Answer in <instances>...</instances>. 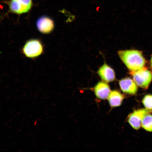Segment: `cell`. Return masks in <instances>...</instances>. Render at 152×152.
<instances>
[{
	"instance_id": "cell-1",
	"label": "cell",
	"mask_w": 152,
	"mask_h": 152,
	"mask_svg": "<svg viewBox=\"0 0 152 152\" xmlns=\"http://www.w3.org/2000/svg\"><path fill=\"white\" fill-rule=\"evenodd\" d=\"M121 60L128 68L130 73L137 71L145 67L147 61L142 51L128 50L119 51Z\"/></svg>"
},
{
	"instance_id": "cell-2",
	"label": "cell",
	"mask_w": 152,
	"mask_h": 152,
	"mask_svg": "<svg viewBox=\"0 0 152 152\" xmlns=\"http://www.w3.org/2000/svg\"><path fill=\"white\" fill-rule=\"evenodd\" d=\"M43 45L39 40L32 39L26 42L22 48V52L28 58H35L42 54Z\"/></svg>"
},
{
	"instance_id": "cell-3",
	"label": "cell",
	"mask_w": 152,
	"mask_h": 152,
	"mask_svg": "<svg viewBox=\"0 0 152 152\" xmlns=\"http://www.w3.org/2000/svg\"><path fill=\"white\" fill-rule=\"evenodd\" d=\"M138 86L147 89L152 81V72L145 67L137 71L130 73Z\"/></svg>"
},
{
	"instance_id": "cell-4",
	"label": "cell",
	"mask_w": 152,
	"mask_h": 152,
	"mask_svg": "<svg viewBox=\"0 0 152 152\" xmlns=\"http://www.w3.org/2000/svg\"><path fill=\"white\" fill-rule=\"evenodd\" d=\"M33 5L32 0H10L8 3L10 12L17 15L29 12Z\"/></svg>"
},
{
	"instance_id": "cell-5",
	"label": "cell",
	"mask_w": 152,
	"mask_h": 152,
	"mask_svg": "<svg viewBox=\"0 0 152 152\" xmlns=\"http://www.w3.org/2000/svg\"><path fill=\"white\" fill-rule=\"evenodd\" d=\"M152 113V111L147 109L135 110L128 116V122L134 130H138L142 125V121L144 117Z\"/></svg>"
},
{
	"instance_id": "cell-6",
	"label": "cell",
	"mask_w": 152,
	"mask_h": 152,
	"mask_svg": "<svg viewBox=\"0 0 152 152\" xmlns=\"http://www.w3.org/2000/svg\"><path fill=\"white\" fill-rule=\"evenodd\" d=\"M36 26L41 33L48 34L52 33L54 30L55 24L54 20L49 17L43 16L37 19Z\"/></svg>"
},
{
	"instance_id": "cell-7",
	"label": "cell",
	"mask_w": 152,
	"mask_h": 152,
	"mask_svg": "<svg viewBox=\"0 0 152 152\" xmlns=\"http://www.w3.org/2000/svg\"><path fill=\"white\" fill-rule=\"evenodd\" d=\"M119 85L124 93L130 95H135L138 91L137 85L129 77H126L119 81Z\"/></svg>"
},
{
	"instance_id": "cell-8",
	"label": "cell",
	"mask_w": 152,
	"mask_h": 152,
	"mask_svg": "<svg viewBox=\"0 0 152 152\" xmlns=\"http://www.w3.org/2000/svg\"><path fill=\"white\" fill-rule=\"evenodd\" d=\"M98 74L102 80L106 83L111 82L115 80V75L114 70L105 63L99 68Z\"/></svg>"
},
{
	"instance_id": "cell-9",
	"label": "cell",
	"mask_w": 152,
	"mask_h": 152,
	"mask_svg": "<svg viewBox=\"0 0 152 152\" xmlns=\"http://www.w3.org/2000/svg\"><path fill=\"white\" fill-rule=\"evenodd\" d=\"M94 90L97 97L102 100H105L108 98L111 92L109 85L102 81L99 82L96 85Z\"/></svg>"
},
{
	"instance_id": "cell-10",
	"label": "cell",
	"mask_w": 152,
	"mask_h": 152,
	"mask_svg": "<svg viewBox=\"0 0 152 152\" xmlns=\"http://www.w3.org/2000/svg\"><path fill=\"white\" fill-rule=\"evenodd\" d=\"M124 97L119 91L113 90L111 91L108 98V101L112 107H119L122 103Z\"/></svg>"
},
{
	"instance_id": "cell-11",
	"label": "cell",
	"mask_w": 152,
	"mask_h": 152,
	"mask_svg": "<svg viewBox=\"0 0 152 152\" xmlns=\"http://www.w3.org/2000/svg\"><path fill=\"white\" fill-rule=\"evenodd\" d=\"M142 126L147 132H152V115L149 114L144 117L142 121Z\"/></svg>"
},
{
	"instance_id": "cell-12",
	"label": "cell",
	"mask_w": 152,
	"mask_h": 152,
	"mask_svg": "<svg viewBox=\"0 0 152 152\" xmlns=\"http://www.w3.org/2000/svg\"><path fill=\"white\" fill-rule=\"evenodd\" d=\"M142 102L146 109L152 111V95H146L144 97Z\"/></svg>"
},
{
	"instance_id": "cell-13",
	"label": "cell",
	"mask_w": 152,
	"mask_h": 152,
	"mask_svg": "<svg viewBox=\"0 0 152 152\" xmlns=\"http://www.w3.org/2000/svg\"><path fill=\"white\" fill-rule=\"evenodd\" d=\"M150 64H151V67L152 69V56L151 57V62H150Z\"/></svg>"
}]
</instances>
